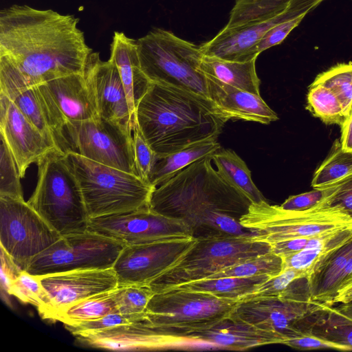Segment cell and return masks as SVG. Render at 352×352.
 Listing matches in <instances>:
<instances>
[{
	"label": "cell",
	"instance_id": "18",
	"mask_svg": "<svg viewBox=\"0 0 352 352\" xmlns=\"http://www.w3.org/2000/svg\"><path fill=\"white\" fill-rule=\"evenodd\" d=\"M0 133L14 156L21 178L25 177L32 164H36L50 151L60 149L27 118L10 98L1 91Z\"/></svg>",
	"mask_w": 352,
	"mask_h": 352
},
{
	"label": "cell",
	"instance_id": "42",
	"mask_svg": "<svg viewBox=\"0 0 352 352\" xmlns=\"http://www.w3.org/2000/svg\"><path fill=\"white\" fill-rule=\"evenodd\" d=\"M133 145L138 175L150 183V175L157 155L146 142L137 122L133 129Z\"/></svg>",
	"mask_w": 352,
	"mask_h": 352
},
{
	"label": "cell",
	"instance_id": "24",
	"mask_svg": "<svg viewBox=\"0 0 352 352\" xmlns=\"http://www.w3.org/2000/svg\"><path fill=\"white\" fill-rule=\"evenodd\" d=\"M66 121L99 117L83 74H73L45 82Z\"/></svg>",
	"mask_w": 352,
	"mask_h": 352
},
{
	"label": "cell",
	"instance_id": "15",
	"mask_svg": "<svg viewBox=\"0 0 352 352\" xmlns=\"http://www.w3.org/2000/svg\"><path fill=\"white\" fill-rule=\"evenodd\" d=\"M239 301L172 288L154 294L147 305L145 318L155 326L192 323L228 316Z\"/></svg>",
	"mask_w": 352,
	"mask_h": 352
},
{
	"label": "cell",
	"instance_id": "22",
	"mask_svg": "<svg viewBox=\"0 0 352 352\" xmlns=\"http://www.w3.org/2000/svg\"><path fill=\"white\" fill-rule=\"evenodd\" d=\"M206 80L210 100L228 120H242L268 124L278 119L261 95Z\"/></svg>",
	"mask_w": 352,
	"mask_h": 352
},
{
	"label": "cell",
	"instance_id": "5",
	"mask_svg": "<svg viewBox=\"0 0 352 352\" xmlns=\"http://www.w3.org/2000/svg\"><path fill=\"white\" fill-rule=\"evenodd\" d=\"M36 164L38 181L28 203L61 236L87 231L90 218L65 153L54 149Z\"/></svg>",
	"mask_w": 352,
	"mask_h": 352
},
{
	"label": "cell",
	"instance_id": "10",
	"mask_svg": "<svg viewBox=\"0 0 352 352\" xmlns=\"http://www.w3.org/2000/svg\"><path fill=\"white\" fill-rule=\"evenodd\" d=\"M151 326L163 338L165 349L245 351L284 343V339L277 333L256 327L230 314L188 324Z\"/></svg>",
	"mask_w": 352,
	"mask_h": 352
},
{
	"label": "cell",
	"instance_id": "14",
	"mask_svg": "<svg viewBox=\"0 0 352 352\" xmlns=\"http://www.w3.org/2000/svg\"><path fill=\"white\" fill-rule=\"evenodd\" d=\"M88 230L124 246L193 237L190 228L185 222L155 212L149 206L90 218Z\"/></svg>",
	"mask_w": 352,
	"mask_h": 352
},
{
	"label": "cell",
	"instance_id": "29",
	"mask_svg": "<svg viewBox=\"0 0 352 352\" xmlns=\"http://www.w3.org/2000/svg\"><path fill=\"white\" fill-rule=\"evenodd\" d=\"M270 278L272 277L268 275H259L250 277L202 279L172 288L208 293L220 298L241 300L255 292L261 285Z\"/></svg>",
	"mask_w": 352,
	"mask_h": 352
},
{
	"label": "cell",
	"instance_id": "41",
	"mask_svg": "<svg viewBox=\"0 0 352 352\" xmlns=\"http://www.w3.org/2000/svg\"><path fill=\"white\" fill-rule=\"evenodd\" d=\"M144 315L145 312L140 314H123L120 312H113L96 320L66 325V327L73 335L78 336L139 321L144 317Z\"/></svg>",
	"mask_w": 352,
	"mask_h": 352
},
{
	"label": "cell",
	"instance_id": "43",
	"mask_svg": "<svg viewBox=\"0 0 352 352\" xmlns=\"http://www.w3.org/2000/svg\"><path fill=\"white\" fill-rule=\"evenodd\" d=\"M305 277L294 269L286 268L277 276L270 278L263 283L253 294L242 300L279 296L295 279Z\"/></svg>",
	"mask_w": 352,
	"mask_h": 352
},
{
	"label": "cell",
	"instance_id": "12",
	"mask_svg": "<svg viewBox=\"0 0 352 352\" xmlns=\"http://www.w3.org/2000/svg\"><path fill=\"white\" fill-rule=\"evenodd\" d=\"M65 135L68 151L138 175L131 127L99 116L67 121Z\"/></svg>",
	"mask_w": 352,
	"mask_h": 352
},
{
	"label": "cell",
	"instance_id": "46",
	"mask_svg": "<svg viewBox=\"0 0 352 352\" xmlns=\"http://www.w3.org/2000/svg\"><path fill=\"white\" fill-rule=\"evenodd\" d=\"M329 189V186L290 196L280 206L285 210L296 211L310 209L318 205L327 196Z\"/></svg>",
	"mask_w": 352,
	"mask_h": 352
},
{
	"label": "cell",
	"instance_id": "8",
	"mask_svg": "<svg viewBox=\"0 0 352 352\" xmlns=\"http://www.w3.org/2000/svg\"><path fill=\"white\" fill-rule=\"evenodd\" d=\"M270 252L271 244L252 236L223 234L199 238L175 265L148 285L155 293L160 292L205 279L226 267Z\"/></svg>",
	"mask_w": 352,
	"mask_h": 352
},
{
	"label": "cell",
	"instance_id": "36",
	"mask_svg": "<svg viewBox=\"0 0 352 352\" xmlns=\"http://www.w3.org/2000/svg\"><path fill=\"white\" fill-rule=\"evenodd\" d=\"M283 270V258L272 252L263 254L226 267L205 279L225 277H250L268 275L271 277Z\"/></svg>",
	"mask_w": 352,
	"mask_h": 352
},
{
	"label": "cell",
	"instance_id": "17",
	"mask_svg": "<svg viewBox=\"0 0 352 352\" xmlns=\"http://www.w3.org/2000/svg\"><path fill=\"white\" fill-rule=\"evenodd\" d=\"M324 0H290L287 7L276 16L247 26L222 29L213 38L204 43L200 49L205 56L221 59L246 62L259 55L256 45L274 25L287 19L307 15Z\"/></svg>",
	"mask_w": 352,
	"mask_h": 352
},
{
	"label": "cell",
	"instance_id": "49",
	"mask_svg": "<svg viewBox=\"0 0 352 352\" xmlns=\"http://www.w3.org/2000/svg\"><path fill=\"white\" fill-rule=\"evenodd\" d=\"M341 128L340 143L345 151H352V108Z\"/></svg>",
	"mask_w": 352,
	"mask_h": 352
},
{
	"label": "cell",
	"instance_id": "31",
	"mask_svg": "<svg viewBox=\"0 0 352 352\" xmlns=\"http://www.w3.org/2000/svg\"><path fill=\"white\" fill-rule=\"evenodd\" d=\"M114 289L79 300L57 311L52 320L66 325L96 320L107 314L119 312Z\"/></svg>",
	"mask_w": 352,
	"mask_h": 352
},
{
	"label": "cell",
	"instance_id": "50",
	"mask_svg": "<svg viewBox=\"0 0 352 352\" xmlns=\"http://www.w3.org/2000/svg\"><path fill=\"white\" fill-rule=\"evenodd\" d=\"M350 300H352V274L340 286L331 301V305Z\"/></svg>",
	"mask_w": 352,
	"mask_h": 352
},
{
	"label": "cell",
	"instance_id": "27",
	"mask_svg": "<svg viewBox=\"0 0 352 352\" xmlns=\"http://www.w3.org/2000/svg\"><path fill=\"white\" fill-rule=\"evenodd\" d=\"M352 238V228L310 238L305 249L283 258V270L294 269L310 278L329 256Z\"/></svg>",
	"mask_w": 352,
	"mask_h": 352
},
{
	"label": "cell",
	"instance_id": "47",
	"mask_svg": "<svg viewBox=\"0 0 352 352\" xmlns=\"http://www.w3.org/2000/svg\"><path fill=\"white\" fill-rule=\"evenodd\" d=\"M284 344L298 350L331 349L342 351H349L344 346L318 337L312 333V332L289 339L287 340Z\"/></svg>",
	"mask_w": 352,
	"mask_h": 352
},
{
	"label": "cell",
	"instance_id": "21",
	"mask_svg": "<svg viewBox=\"0 0 352 352\" xmlns=\"http://www.w3.org/2000/svg\"><path fill=\"white\" fill-rule=\"evenodd\" d=\"M27 118L64 153L69 150L65 135L66 119L44 83L29 87L0 85Z\"/></svg>",
	"mask_w": 352,
	"mask_h": 352
},
{
	"label": "cell",
	"instance_id": "4",
	"mask_svg": "<svg viewBox=\"0 0 352 352\" xmlns=\"http://www.w3.org/2000/svg\"><path fill=\"white\" fill-rule=\"evenodd\" d=\"M65 160L80 185L89 218L148 207L155 186L138 175L87 159L72 151Z\"/></svg>",
	"mask_w": 352,
	"mask_h": 352
},
{
	"label": "cell",
	"instance_id": "16",
	"mask_svg": "<svg viewBox=\"0 0 352 352\" xmlns=\"http://www.w3.org/2000/svg\"><path fill=\"white\" fill-rule=\"evenodd\" d=\"M196 241L190 237L124 246L113 266L118 286L148 285L175 265Z\"/></svg>",
	"mask_w": 352,
	"mask_h": 352
},
{
	"label": "cell",
	"instance_id": "30",
	"mask_svg": "<svg viewBox=\"0 0 352 352\" xmlns=\"http://www.w3.org/2000/svg\"><path fill=\"white\" fill-rule=\"evenodd\" d=\"M212 160L221 176L252 203L266 201L253 182L245 162L234 151L221 147L212 155Z\"/></svg>",
	"mask_w": 352,
	"mask_h": 352
},
{
	"label": "cell",
	"instance_id": "48",
	"mask_svg": "<svg viewBox=\"0 0 352 352\" xmlns=\"http://www.w3.org/2000/svg\"><path fill=\"white\" fill-rule=\"evenodd\" d=\"M309 239L295 238L272 243V252L283 258L288 257L305 249Z\"/></svg>",
	"mask_w": 352,
	"mask_h": 352
},
{
	"label": "cell",
	"instance_id": "19",
	"mask_svg": "<svg viewBox=\"0 0 352 352\" xmlns=\"http://www.w3.org/2000/svg\"><path fill=\"white\" fill-rule=\"evenodd\" d=\"M83 75L99 116L133 129L126 96L114 63L110 58L103 61L99 53L91 52Z\"/></svg>",
	"mask_w": 352,
	"mask_h": 352
},
{
	"label": "cell",
	"instance_id": "37",
	"mask_svg": "<svg viewBox=\"0 0 352 352\" xmlns=\"http://www.w3.org/2000/svg\"><path fill=\"white\" fill-rule=\"evenodd\" d=\"M311 84H321L338 97L346 118L352 108V63H339L318 74Z\"/></svg>",
	"mask_w": 352,
	"mask_h": 352
},
{
	"label": "cell",
	"instance_id": "7",
	"mask_svg": "<svg viewBox=\"0 0 352 352\" xmlns=\"http://www.w3.org/2000/svg\"><path fill=\"white\" fill-rule=\"evenodd\" d=\"M137 44L141 69L151 82L176 87L210 99L206 78L199 70L204 56L200 46L160 28L139 38Z\"/></svg>",
	"mask_w": 352,
	"mask_h": 352
},
{
	"label": "cell",
	"instance_id": "6",
	"mask_svg": "<svg viewBox=\"0 0 352 352\" xmlns=\"http://www.w3.org/2000/svg\"><path fill=\"white\" fill-rule=\"evenodd\" d=\"M254 233V240L270 244L295 238H313L352 228V217L324 199L316 206L301 211L272 206L267 201L252 203L239 219Z\"/></svg>",
	"mask_w": 352,
	"mask_h": 352
},
{
	"label": "cell",
	"instance_id": "51",
	"mask_svg": "<svg viewBox=\"0 0 352 352\" xmlns=\"http://www.w3.org/2000/svg\"><path fill=\"white\" fill-rule=\"evenodd\" d=\"M333 308L338 314L352 322V300L340 303L336 307L333 305Z\"/></svg>",
	"mask_w": 352,
	"mask_h": 352
},
{
	"label": "cell",
	"instance_id": "11",
	"mask_svg": "<svg viewBox=\"0 0 352 352\" xmlns=\"http://www.w3.org/2000/svg\"><path fill=\"white\" fill-rule=\"evenodd\" d=\"M124 245L89 230L62 236L29 263L35 276L74 270L113 268Z\"/></svg>",
	"mask_w": 352,
	"mask_h": 352
},
{
	"label": "cell",
	"instance_id": "28",
	"mask_svg": "<svg viewBox=\"0 0 352 352\" xmlns=\"http://www.w3.org/2000/svg\"><path fill=\"white\" fill-rule=\"evenodd\" d=\"M221 148L217 140H206L190 144L177 151L157 157L149 182L157 187L193 162L212 155Z\"/></svg>",
	"mask_w": 352,
	"mask_h": 352
},
{
	"label": "cell",
	"instance_id": "33",
	"mask_svg": "<svg viewBox=\"0 0 352 352\" xmlns=\"http://www.w3.org/2000/svg\"><path fill=\"white\" fill-rule=\"evenodd\" d=\"M352 175V151L342 148L340 140H336L331 153L315 171L311 186L323 188L337 183Z\"/></svg>",
	"mask_w": 352,
	"mask_h": 352
},
{
	"label": "cell",
	"instance_id": "3",
	"mask_svg": "<svg viewBox=\"0 0 352 352\" xmlns=\"http://www.w3.org/2000/svg\"><path fill=\"white\" fill-rule=\"evenodd\" d=\"M136 122L158 156L206 140H217L228 120L208 98L151 83L135 110Z\"/></svg>",
	"mask_w": 352,
	"mask_h": 352
},
{
	"label": "cell",
	"instance_id": "26",
	"mask_svg": "<svg viewBox=\"0 0 352 352\" xmlns=\"http://www.w3.org/2000/svg\"><path fill=\"white\" fill-rule=\"evenodd\" d=\"M256 60L237 62L204 55L199 70L207 80L217 85L260 95L261 81L256 71Z\"/></svg>",
	"mask_w": 352,
	"mask_h": 352
},
{
	"label": "cell",
	"instance_id": "44",
	"mask_svg": "<svg viewBox=\"0 0 352 352\" xmlns=\"http://www.w3.org/2000/svg\"><path fill=\"white\" fill-rule=\"evenodd\" d=\"M305 15L287 19L270 28L256 45L255 50L259 54L265 50L283 42L289 34L296 28Z\"/></svg>",
	"mask_w": 352,
	"mask_h": 352
},
{
	"label": "cell",
	"instance_id": "40",
	"mask_svg": "<svg viewBox=\"0 0 352 352\" xmlns=\"http://www.w3.org/2000/svg\"><path fill=\"white\" fill-rule=\"evenodd\" d=\"M155 292L148 285H126L114 289L118 311L123 314H140L146 312L147 305Z\"/></svg>",
	"mask_w": 352,
	"mask_h": 352
},
{
	"label": "cell",
	"instance_id": "20",
	"mask_svg": "<svg viewBox=\"0 0 352 352\" xmlns=\"http://www.w3.org/2000/svg\"><path fill=\"white\" fill-rule=\"evenodd\" d=\"M38 276L50 300V320L70 305L118 287L113 268L74 270Z\"/></svg>",
	"mask_w": 352,
	"mask_h": 352
},
{
	"label": "cell",
	"instance_id": "38",
	"mask_svg": "<svg viewBox=\"0 0 352 352\" xmlns=\"http://www.w3.org/2000/svg\"><path fill=\"white\" fill-rule=\"evenodd\" d=\"M312 333L352 351V322L338 314L329 306L324 318L318 322Z\"/></svg>",
	"mask_w": 352,
	"mask_h": 352
},
{
	"label": "cell",
	"instance_id": "45",
	"mask_svg": "<svg viewBox=\"0 0 352 352\" xmlns=\"http://www.w3.org/2000/svg\"><path fill=\"white\" fill-rule=\"evenodd\" d=\"M324 200L331 206L340 208L352 217V175L330 185Z\"/></svg>",
	"mask_w": 352,
	"mask_h": 352
},
{
	"label": "cell",
	"instance_id": "1",
	"mask_svg": "<svg viewBox=\"0 0 352 352\" xmlns=\"http://www.w3.org/2000/svg\"><path fill=\"white\" fill-rule=\"evenodd\" d=\"M79 19L12 5L0 12V85L29 87L83 74L91 49Z\"/></svg>",
	"mask_w": 352,
	"mask_h": 352
},
{
	"label": "cell",
	"instance_id": "23",
	"mask_svg": "<svg viewBox=\"0 0 352 352\" xmlns=\"http://www.w3.org/2000/svg\"><path fill=\"white\" fill-rule=\"evenodd\" d=\"M111 52L110 59L118 70L134 126L136 106L151 82L141 69L137 41L127 37L123 32H115Z\"/></svg>",
	"mask_w": 352,
	"mask_h": 352
},
{
	"label": "cell",
	"instance_id": "13",
	"mask_svg": "<svg viewBox=\"0 0 352 352\" xmlns=\"http://www.w3.org/2000/svg\"><path fill=\"white\" fill-rule=\"evenodd\" d=\"M60 237L28 201L0 197L1 249L21 270Z\"/></svg>",
	"mask_w": 352,
	"mask_h": 352
},
{
	"label": "cell",
	"instance_id": "25",
	"mask_svg": "<svg viewBox=\"0 0 352 352\" xmlns=\"http://www.w3.org/2000/svg\"><path fill=\"white\" fill-rule=\"evenodd\" d=\"M352 274V238L335 251L310 278L314 300L331 305L340 286Z\"/></svg>",
	"mask_w": 352,
	"mask_h": 352
},
{
	"label": "cell",
	"instance_id": "2",
	"mask_svg": "<svg viewBox=\"0 0 352 352\" xmlns=\"http://www.w3.org/2000/svg\"><path fill=\"white\" fill-rule=\"evenodd\" d=\"M203 157L154 189L149 208L185 222L199 239L231 234L253 236L239 222L252 201Z\"/></svg>",
	"mask_w": 352,
	"mask_h": 352
},
{
	"label": "cell",
	"instance_id": "32",
	"mask_svg": "<svg viewBox=\"0 0 352 352\" xmlns=\"http://www.w3.org/2000/svg\"><path fill=\"white\" fill-rule=\"evenodd\" d=\"M290 0H236L226 28L247 26L272 19L282 12Z\"/></svg>",
	"mask_w": 352,
	"mask_h": 352
},
{
	"label": "cell",
	"instance_id": "39",
	"mask_svg": "<svg viewBox=\"0 0 352 352\" xmlns=\"http://www.w3.org/2000/svg\"><path fill=\"white\" fill-rule=\"evenodd\" d=\"M0 197L23 200V189L16 162L5 140L1 137Z\"/></svg>",
	"mask_w": 352,
	"mask_h": 352
},
{
	"label": "cell",
	"instance_id": "9",
	"mask_svg": "<svg viewBox=\"0 0 352 352\" xmlns=\"http://www.w3.org/2000/svg\"><path fill=\"white\" fill-rule=\"evenodd\" d=\"M329 306L314 300L310 290L302 289L283 296L241 300L230 316L277 333L285 343L289 339L311 333Z\"/></svg>",
	"mask_w": 352,
	"mask_h": 352
},
{
	"label": "cell",
	"instance_id": "35",
	"mask_svg": "<svg viewBox=\"0 0 352 352\" xmlns=\"http://www.w3.org/2000/svg\"><path fill=\"white\" fill-rule=\"evenodd\" d=\"M307 109L326 124L341 127L346 116L336 95L321 84H311L307 96Z\"/></svg>",
	"mask_w": 352,
	"mask_h": 352
},
{
	"label": "cell",
	"instance_id": "34",
	"mask_svg": "<svg viewBox=\"0 0 352 352\" xmlns=\"http://www.w3.org/2000/svg\"><path fill=\"white\" fill-rule=\"evenodd\" d=\"M6 289L9 294L15 296L21 302L36 307L40 315L47 319L51 302L38 276L21 270L8 283Z\"/></svg>",
	"mask_w": 352,
	"mask_h": 352
}]
</instances>
